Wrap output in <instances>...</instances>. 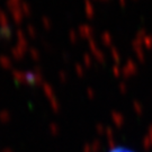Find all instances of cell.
<instances>
[{
    "label": "cell",
    "instance_id": "cell-1",
    "mask_svg": "<svg viewBox=\"0 0 152 152\" xmlns=\"http://www.w3.org/2000/svg\"><path fill=\"white\" fill-rule=\"evenodd\" d=\"M17 37H18V45L24 49L25 51L27 50V41H26V37H25V34L22 29H18L17 31Z\"/></svg>",
    "mask_w": 152,
    "mask_h": 152
},
{
    "label": "cell",
    "instance_id": "cell-2",
    "mask_svg": "<svg viewBox=\"0 0 152 152\" xmlns=\"http://www.w3.org/2000/svg\"><path fill=\"white\" fill-rule=\"evenodd\" d=\"M25 54V50L22 49L19 45H16V46H14L12 49H11V55L17 59V60H19V59H22L23 56Z\"/></svg>",
    "mask_w": 152,
    "mask_h": 152
},
{
    "label": "cell",
    "instance_id": "cell-3",
    "mask_svg": "<svg viewBox=\"0 0 152 152\" xmlns=\"http://www.w3.org/2000/svg\"><path fill=\"white\" fill-rule=\"evenodd\" d=\"M11 16H12L14 22L16 23V24H19V23H22L23 17H24V14H23V11L20 10V8L18 7V8H16V9L11 10Z\"/></svg>",
    "mask_w": 152,
    "mask_h": 152
},
{
    "label": "cell",
    "instance_id": "cell-4",
    "mask_svg": "<svg viewBox=\"0 0 152 152\" xmlns=\"http://www.w3.org/2000/svg\"><path fill=\"white\" fill-rule=\"evenodd\" d=\"M0 34H1V37H4L5 39H9L11 36V29L8 26H1L0 27Z\"/></svg>",
    "mask_w": 152,
    "mask_h": 152
},
{
    "label": "cell",
    "instance_id": "cell-5",
    "mask_svg": "<svg viewBox=\"0 0 152 152\" xmlns=\"http://www.w3.org/2000/svg\"><path fill=\"white\" fill-rule=\"evenodd\" d=\"M19 4H20V0H7V2H6L7 8H8L10 11L14 10V9H16V8H18Z\"/></svg>",
    "mask_w": 152,
    "mask_h": 152
},
{
    "label": "cell",
    "instance_id": "cell-6",
    "mask_svg": "<svg viewBox=\"0 0 152 152\" xmlns=\"http://www.w3.org/2000/svg\"><path fill=\"white\" fill-rule=\"evenodd\" d=\"M8 22H9V19H8L7 14L2 9H0V25L1 26H8Z\"/></svg>",
    "mask_w": 152,
    "mask_h": 152
},
{
    "label": "cell",
    "instance_id": "cell-7",
    "mask_svg": "<svg viewBox=\"0 0 152 152\" xmlns=\"http://www.w3.org/2000/svg\"><path fill=\"white\" fill-rule=\"evenodd\" d=\"M19 8H20V10L23 11L24 15H26V16L31 15V7H29V5H28L27 2H22Z\"/></svg>",
    "mask_w": 152,
    "mask_h": 152
},
{
    "label": "cell",
    "instance_id": "cell-8",
    "mask_svg": "<svg viewBox=\"0 0 152 152\" xmlns=\"http://www.w3.org/2000/svg\"><path fill=\"white\" fill-rule=\"evenodd\" d=\"M0 62L2 63V65H4L5 68H9L10 64H11L9 58H8V56H6V55H0Z\"/></svg>",
    "mask_w": 152,
    "mask_h": 152
},
{
    "label": "cell",
    "instance_id": "cell-9",
    "mask_svg": "<svg viewBox=\"0 0 152 152\" xmlns=\"http://www.w3.org/2000/svg\"><path fill=\"white\" fill-rule=\"evenodd\" d=\"M109 152H134L130 150V149H127V148L125 147H115L114 149H112Z\"/></svg>",
    "mask_w": 152,
    "mask_h": 152
},
{
    "label": "cell",
    "instance_id": "cell-10",
    "mask_svg": "<svg viewBox=\"0 0 152 152\" xmlns=\"http://www.w3.org/2000/svg\"><path fill=\"white\" fill-rule=\"evenodd\" d=\"M27 32H28V34H29V36H31V37L34 38L35 36H36V31H35V28H34L33 25H28Z\"/></svg>",
    "mask_w": 152,
    "mask_h": 152
},
{
    "label": "cell",
    "instance_id": "cell-11",
    "mask_svg": "<svg viewBox=\"0 0 152 152\" xmlns=\"http://www.w3.org/2000/svg\"><path fill=\"white\" fill-rule=\"evenodd\" d=\"M42 24H43L44 27L46 28V29H50V28H51V22H50L49 18L43 17V18H42Z\"/></svg>",
    "mask_w": 152,
    "mask_h": 152
},
{
    "label": "cell",
    "instance_id": "cell-12",
    "mask_svg": "<svg viewBox=\"0 0 152 152\" xmlns=\"http://www.w3.org/2000/svg\"><path fill=\"white\" fill-rule=\"evenodd\" d=\"M29 53H31L33 59H36V60H37L38 58H39V53H38V51L36 49H34V48H32V49L29 50Z\"/></svg>",
    "mask_w": 152,
    "mask_h": 152
},
{
    "label": "cell",
    "instance_id": "cell-13",
    "mask_svg": "<svg viewBox=\"0 0 152 152\" xmlns=\"http://www.w3.org/2000/svg\"><path fill=\"white\" fill-rule=\"evenodd\" d=\"M103 39H104V42H105V43H109V42H110V38H109V35H106V34H104Z\"/></svg>",
    "mask_w": 152,
    "mask_h": 152
},
{
    "label": "cell",
    "instance_id": "cell-14",
    "mask_svg": "<svg viewBox=\"0 0 152 152\" xmlns=\"http://www.w3.org/2000/svg\"><path fill=\"white\" fill-rule=\"evenodd\" d=\"M70 36H72V37H71V38H72V41H76V35H75V33L71 32L70 33Z\"/></svg>",
    "mask_w": 152,
    "mask_h": 152
},
{
    "label": "cell",
    "instance_id": "cell-15",
    "mask_svg": "<svg viewBox=\"0 0 152 152\" xmlns=\"http://www.w3.org/2000/svg\"><path fill=\"white\" fill-rule=\"evenodd\" d=\"M121 2H122V4H123V5H124V0H121Z\"/></svg>",
    "mask_w": 152,
    "mask_h": 152
},
{
    "label": "cell",
    "instance_id": "cell-16",
    "mask_svg": "<svg viewBox=\"0 0 152 152\" xmlns=\"http://www.w3.org/2000/svg\"><path fill=\"white\" fill-rule=\"evenodd\" d=\"M0 38H1V34H0Z\"/></svg>",
    "mask_w": 152,
    "mask_h": 152
}]
</instances>
